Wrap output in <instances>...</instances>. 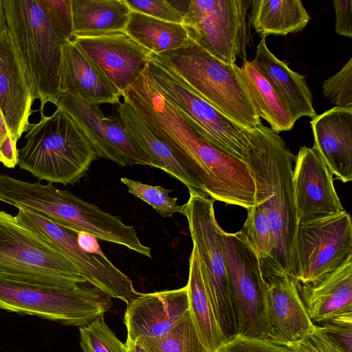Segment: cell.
Returning <instances> with one entry per match:
<instances>
[{"mask_svg": "<svg viewBox=\"0 0 352 352\" xmlns=\"http://www.w3.org/2000/svg\"><path fill=\"white\" fill-rule=\"evenodd\" d=\"M243 160L254 179L256 204L269 222L272 252L267 279L292 276L298 221L294 197L292 153L279 133L263 124L248 128Z\"/></svg>", "mask_w": 352, "mask_h": 352, "instance_id": "1", "label": "cell"}, {"mask_svg": "<svg viewBox=\"0 0 352 352\" xmlns=\"http://www.w3.org/2000/svg\"><path fill=\"white\" fill-rule=\"evenodd\" d=\"M19 150V166L39 180L74 185L98 157L73 120L56 109L31 124Z\"/></svg>", "mask_w": 352, "mask_h": 352, "instance_id": "2", "label": "cell"}, {"mask_svg": "<svg viewBox=\"0 0 352 352\" xmlns=\"http://www.w3.org/2000/svg\"><path fill=\"white\" fill-rule=\"evenodd\" d=\"M152 55L230 120L250 129L262 124L232 65L217 59L189 37L178 49Z\"/></svg>", "mask_w": 352, "mask_h": 352, "instance_id": "3", "label": "cell"}, {"mask_svg": "<svg viewBox=\"0 0 352 352\" xmlns=\"http://www.w3.org/2000/svg\"><path fill=\"white\" fill-rule=\"evenodd\" d=\"M8 32L39 99L41 118L50 102L58 104L62 40L36 0H3Z\"/></svg>", "mask_w": 352, "mask_h": 352, "instance_id": "4", "label": "cell"}, {"mask_svg": "<svg viewBox=\"0 0 352 352\" xmlns=\"http://www.w3.org/2000/svg\"><path fill=\"white\" fill-rule=\"evenodd\" d=\"M110 298L88 282L68 288L0 278V309L64 325L89 324L111 307Z\"/></svg>", "mask_w": 352, "mask_h": 352, "instance_id": "5", "label": "cell"}, {"mask_svg": "<svg viewBox=\"0 0 352 352\" xmlns=\"http://www.w3.org/2000/svg\"><path fill=\"white\" fill-rule=\"evenodd\" d=\"M0 278L73 288L87 282L49 243L0 211Z\"/></svg>", "mask_w": 352, "mask_h": 352, "instance_id": "6", "label": "cell"}, {"mask_svg": "<svg viewBox=\"0 0 352 352\" xmlns=\"http://www.w3.org/2000/svg\"><path fill=\"white\" fill-rule=\"evenodd\" d=\"M219 239L234 311L236 335L269 339L267 283L254 248L241 231L221 227Z\"/></svg>", "mask_w": 352, "mask_h": 352, "instance_id": "7", "label": "cell"}, {"mask_svg": "<svg viewBox=\"0 0 352 352\" xmlns=\"http://www.w3.org/2000/svg\"><path fill=\"white\" fill-rule=\"evenodd\" d=\"M214 202V199L204 193L189 189V198L184 204L182 214L188 221L216 316L228 340L236 335V326Z\"/></svg>", "mask_w": 352, "mask_h": 352, "instance_id": "8", "label": "cell"}, {"mask_svg": "<svg viewBox=\"0 0 352 352\" xmlns=\"http://www.w3.org/2000/svg\"><path fill=\"white\" fill-rule=\"evenodd\" d=\"M352 259V223L345 210L298 223L292 276L319 281Z\"/></svg>", "mask_w": 352, "mask_h": 352, "instance_id": "9", "label": "cell"}, {"mask_svg": "<svg viewBox=\"0 0 352 352\" xmlns=\"http://www.w3.org/2000/svg\"><path fill=\"white\" fill-rule=\"evenodd\" d=\"M152 56L147 64L148 69L163 97L205 139L226 153L243 160L248 127L236 123L216 109Z\"/></svg>", "mask_w": 352, "mask_h": 352, "instance_id": "10", "label": "cell"}, {"mask_svg": "<svg viewBox=\"0 0 352 352\" xmlns=\"http://www.w3.org/2000/svg\"><path fill=\"white\" fill-rule=\"evenodd\" d=\"M250 0H189L182 24L190 38L222 62L246 60Z\"/></svg>", "mask_w": 352, "mask_h": 352, "instance_id": "11", "label": "cell"}, {"mask_svg": "<svg viewBox=\"0 0 352 352\" xmlns=\"http://www.w3.org/2000/svg\"><path fill=\"white\" fill-rule=\"evenodd\" d=\"M17 221L49 243L78 270L80 276L111 298L126 304L138 292L130 278L103 254L89 252L79 245L78 232L32 212L19 210Z\"/></svg>", "mask_w": 352, "mask_h": 352, "instance_id": "12", "label": "cell"}, {"mask_svg": "<svg viewBox=\"0 0 352 352\" xmlns=\"http://www.w3.org/2000/svg\"><path fill=\"white\" fill-rule=\"evenodd\" d=\"M56 107L73 120L98 157L121 166L140 164L153 167L151 159L129 135L120 118L106 116L100 104L61 93Z\"/></svg>", "mask_w": 352, "mask_h": 352, "instance_id": "13", "label": "cell"}, {"mask_svg": "<svg viewBox=\"0 0 352 352\" xmlns=\"http://www.w3.org/2000/svg\"><path fill=\"white\" fill-rule=\"evenodd\" d=\"M294 161L292 183L298 223L344 210L333 175L314 147L301 146Z\"/></svg>", "mask_w": 352, "mask_h": 352, "instance_id": "14", "label": "cell"}, {"mask_svg": "<svg viewBox=\"0 0 352 352\" xmlns=\"http://www.w3.org/2000/svg\"><path fill=\"white\" fill-rule=\"evenodd\" d=\"M72 41L121 92L142 73L152 54L124 31Z\"/></svg>", "mask_w": 352, "mask_h": 352, "instance_id": "15", "label": "cell"}, {"mask_svg": "<svg viewBox=\"0 0 352 352\" xmlns=\"http://www.w3.org/2000/svg\"><path fill=\"white\" fill-rule=\"evenodd\" d=\"M127 340L158 338L168 333L189 311L187 286L152 293H139L126 304Z\"/></svg>", "mask_w": 352, "mask_h": 352, "instance_id": "16", "label": "cell"}, {"mask_svg": "<svg viewBox=\"0 0 352 352\" xmlns=\"http://www.w3.org/2000/svg\"><path fill=\"white\" fill-rule=\"evenodd\" d=\"M36 100L30 80L8 30L0 34V109L17 142L30 128Z\"/></svg>", "mask_w": 352, "mask_h": 352, "instance_id": "17", "label": "cell"}, {"mask_svg": "<svg viewBox=\"0 0 352 352\" xmlns=\"http://www.w3.org/2000/svg\"><path fill=\"white\" fill-rule=\"evenodd\" d=\"M271 331L269 340L287 346L314 327L300 295L297 281L282 274L267 280Z\"/></svg>", "mask_w": 352, "mask_h": 352, "instance_id": "18", "label": "cell"}, {"mask_svg": "<svg viewBox=\"0 0 352 352\" xmlns=\"http://www.w3.org/2000/svg\"><path fill=\"white\" fill-rule=\"evenodd\" d=\"M297 284L312 321L352 325V259L318 282Z\"/></svg>", "mask_w": 352, "mask_h": 352, "instance_id": "19", "label": "cell"}, {"mask_svg": "<svg viewBox=\"0 0 352 352\" xmlns=\"http://www.w3.org/2000/svg\"><path fill=\"white\" fill-rule=\"evenodd\" d=\"M60 93L87 102L119 104L122 92L72 41H65L59 69Z\"/></svg>", "mask_w": 352, "mask_h": 352, "instance_id": "20", "label": "cell"}, {"mask_svg": "<svg viewBox=\"0 0 352 352\" xmlns=\"http://www.w3.org/2000/svg\"><path fill=\"white\" fill-rule=\"evenodd\" d=\"M314 148L336 179L352 180V109L334 107L311 121Z\"/></svg>", "mask_w": 352, "mask_h": 352, "instance_id": "21", "label": "cell"}, {"mask_svg": "<svg viewBox=\"0 0 352 352\" xmlns=\"http://www.w3.org/2000/svg\"><path fill=\"white\" fill-rule=\"evenodd\" d=\"M233 69L260 118L279 133L291 130L298 120L291 108L254 60Z\"/></svg>", "mask_w": 352, "mask_h": 352, "instance_id": "22", "label": "cell"}, {"mask_svg": "<svg viewBox=\"0 0 352 352\" xmlns=\"http://www.w3.org/2000/svg\"><path fill=\"white\" fill-rule=\"evenodd\" d=\"M253 60L286 101L297 120L316 116L313 96L305 77L275 56L268 49L265 38H261L256 46Z\"/></svg>", "mask_w": 352, "mask_h": 352, "instance_id": "23", "label": "cell"}, {"mask_svg": "<svg viewBox=\"0 0 352 352\" xmlns=\"http://www.w3.org/2000/svg\"><path fill=\"white\" fill-rule=\"evenodd\" d=\"M120 120L129 135L153 162L160 168L184 184L188 188L200 192L199 186L188 168L170 148L143 123L133 108L127 102H120L117 107Z\"/></svg>", "mask_w": 352, "mask_h": 352, "instance_id": "24", "label": "cell"}, {"mask_svg": "<svg viewBox=\"0 0 352 352\" xmlns=\"http://www.w3.org/2000/svg\"><path fill=\"white\" fill-rule=\"evenodd\" d=\"M186 286L189 311L197 336L208 352H219L228 339L216 316L195 245L189 258V274Z\"/></svg>", "mask_w": 352, "mask_h": 352, "instance_id": "25", "label": "cell"}, {"mask_svg": "<svg viewBox=\"0 0 352 352\" xmlns=\"http://www.w3.org/2000/svg\"><path fill=\"white\" fill-rule=\"evenodd\" d=\"M73 38L123 32L131 9L125 0H71Z\"/></svg>", "mask_w": 352, "mask_h": 352, "instance_id": "26", "label": "cell"}, {"mask_svg": "<svg viewBox=\"0 0 352 352\" xmlns=\"http://www.w3.org/2000/svg\"><path fill=\"white\" fill-rule=\"evenodd\" d=\"M251 22L261 37L302 30L310 16L300 0H253Z\"/></svg>", "mask_w": 352, "mask_h": 352, "instance_id": "27", "label": "cell"}, {"mask_svg": "<svg viewBox=\"0 0 352 352\" xmlns=\"http://www.w3.org/2000/svg\"><path fill=\"white\" fill-rule=\"evenodd\" d=\"M124 32L152 53L181 47L188 38L182 23L168 22L131 11Z\"/></svg>", "mask_w": 352, "mask_h": 352, "instance_id": "28", "label": "cell"}, {"mask_svg": "<svg viewBox=\"0 0 352 352\" xmlns=\"http://www.w3.org/2000/svg\"><path fill=\"white\" fill-rule=\"evenodd\" d=\"M135 343L148 352H208L197 336L189 311L164 336L140 338Z\"/></svg>", "mask_w": 352, "mask_h": 352, "instance_id": "29", "label": "cell"}, {"mask_svg": "<svg viewBox=\"0 0 352 352\" xmlns=\"http://www.w3.org/2000/svg\"><path fill=\"white\" fill-rule=\"evenodd\" d=\"M248 216L241 231L257 253L264 278L268 276L272 252V236L268 220L263 206L247 210Z\"/></svg>", "mask_w": 352, "mask_h": 352, "instance_id": "30", "label": "cell"}, {"mask_svg": "<svg viewBox=\"0 0 352 352\" xmlns=\"http://www.w3.org/2000/svg\"><path fill=\"white\" fill-rule=\"evenodd\" d=\"M120 181L127 187L128 192L149 204L163 217H172L175 213L182 214L184 204L178 205L177 197H170L172 190L162 185L152 186L135 181L126 177Z\"/></svg>", "mask_w": 352, "mask_h": 352, "instance_id": "31", "label": "cell"}, {"mask_svg": "<svg viewBox=\"0 0 352 352\" xmlns=\"http://www.w3.org/2000/svg\"><path fill=\"white\" fill-rule=\"evenodd\" d=\"M80 344L84 352H127L122 343L110 329L103 316L80 327Z\"/></svg>", "mask_w": 352, "mask_h": 352, "instance_id": "32", "label": "cell"}, {"mask_svg": "<svg viewBox=\"0 0 352 352\" xmlns=\"http://www.w3.org/2000/svg\"><path fill=\"white\" fill-rule=\"evenodd\" d=\"M324 96L335 107L352 109V58L322 83Z\"/></svg>", "mask_w": 352, "mask_h": 352, "instance_id": "33", "label": "cell"}, {"mask_svg": "<svg viewBox=\"0 0 352 352\" xmlns=\"http://www.w3.org/2000/svg\"><path fill=\"white\" fill-rule=\"evenodd\" d=\"M57 35L63 41L73 38L71 0H36Z\"/></svg>", "mask_w": 352, "mask_h": 352, "instance_id": "34", "label": "cell"}, {"mask_svg": "<svg viewBox=\"0 0 352 352\" xmlns=\"http://www.w3.org/2000/svg\"><path fill=\"white\" fill-rule=\"evenodd\" d=\"M286 346L292 352H348L316 324L300 339Z\"/></svg>", "mask_w": 352, "mask_h": 352, "instance_id": "35", "label": "cell"}, {"mask_svg": "<svg viewBox=\"0 0 352 352\" xmlns=\"http://www.w3.org/2000/svg\"><path fill=\"white\" fill-rule=\"evenodd\" d=\"M131 11L165 21L182 23V16L165 0H125Z\"/></svg>", "mask_w": 352, "mask_h": 352, "instance_id": "36", "label": "cell"}, {"mask_svg": "<svg viewBox=\"0 0 352 352\" xmlns=\"http://www.w3.org/2000/svg\"><path fill=\"white\" fill-rule=\"evenodd\" d=\"M219 352H292L287 346L273 343L269 339L236 335L227 340Z\"/></svg>", "mask_w": 352, "mask_h": 352, "instance_id": "37", "label": "cell"}, {"mask_svg": "<svg viewBox=\"0 0 352 352\" xmlns=\"http://www.w3.org/2000/svg\"><path fill=\"white\" fill-rule=\"evenodd\" d=\"M333 4L336 14V33L351 38L352 0H334Z\"/></svg>", "mask_w": 352, "mask_h": 352, "instance_id": "38", "label": "cell"}, {"mask_svg": "<svg viewBox=\"0 0 352 352\" xmlns=\"http://www.w3.org/2000/svg\"><path fill=\"white\" fill-rule=\"evenodd\" d=\"M325 332L348 352L352 351V325L326 322L320 325Z\"/></svg>", "mask_w": 352, "mask_h": 352, "instance_id": "39", "label": "cell"}, {"mask_svg": "<svg viewBox=\"0 0 352 352\" xmlns=\"http://www.w3.org/2000/svg\"><path fill=\"white\" fill-rule=\"evenodd\" d=\"M16 142L10 135L0 146V162L7 168H13L18 164L19 150Z\"/></svg>", "mask_w": 352, "mask_h": 352, "instance_id": "40", "label": "cell"}, {"mask_svg": "<svg viewBox=\"0 0 352 352\" xmlns=\"http://www.w3.org/2000/svg\"><path fill=\"white\" fill-rule=\"evenodd\" d=\"M78 243L83 250L94 254H103L97 239L93 235L85 232H78L77 236Z\"/></svg>", "mask_w": 352, "mask_h": 352, "instance_id": "41", "label": "cell"}, {"mask_svg": "<svg viewBox=\"0 0 352 352\" xmlns=\"http://www.w3.org/2000/svg\"><path fill=\"white\" fill-rule=\"evenodd\" d=\"M11 135L0 109V146Z\"/></svg>", "mask_w": 352, "mask_h": 352, "instance_id": "42", "label": "cell"}, {"mask_svg": "<svg viewBox=\"0 0 352 352\" xmlns=\"http://www.w3.org/2000/svg\"><path fill=\"white\" fill-rule=\"evenodd\" d=\"M8 30L3 0H0V34Z\"/></svg>", "mask_w": 352, "mask_h": 352, "instance_id": "43", "label": "cell"}, {"mask_svg": "<svg viewBox=\"0 0 352 352\" xmlns=\"http://www.w3.org/2000/svg\"><path fill=\"white\" fill-rule=\"evenodd\" d=\"M127 352H148L142 346L137 344L126 340L125 343Z\"/></svg>", "mask_w": 352, "mask_h": 352, "instance_id": "44", "label": "cell"}]
</instances>
